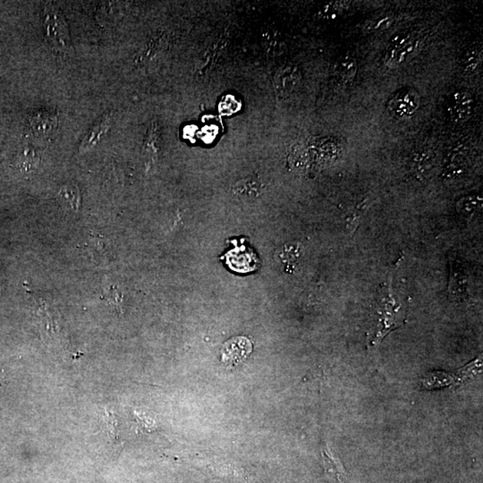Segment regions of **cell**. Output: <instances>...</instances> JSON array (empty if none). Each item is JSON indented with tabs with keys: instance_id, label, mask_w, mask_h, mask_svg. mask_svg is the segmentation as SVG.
Wrapping results in <instances>:
<instances>
[{
	"instance_id": "1",
	"label": "cell",
	"mask_w": 483,
	"mask_h": 483,
	"mask_svg": "<svg viewBox=\"0 0 483 483\" xmlns=\"http://www.w3.org/2000/svg\"><path fill=\"white\" fill-rule=\"evenodd\" d=\"M482 368V357H478L468 365L455 372L432 370L422 377L420 380V387L425 390L458 388L481 373Z\"/></svg>"
},
{
	"instance_id": "2",
	"label": "cell",
	"mask_w": 483,
	"mask_h": 483,
	"mask_svg": "<svg viewBox=\"0 0 483 483\" xmlns=\"http://www.w3.org/2000/svg\"><path fill=\"white\" fill-rule=\"evenodd\" d=\"M43 27L49 45L58 53H65L71 47L67 23L61 12L52 5L45 6L42 12Z\"/></svg>"
},
{
	"instance_id": "3",
	"label": "cell",
	"mask_w": 483,
	"mask_h": 483,
	"mask_svg": "<svg viewBox=\"0 0 483 483\" xmlns=\"http://www.w3.org/2000/svg\"><path fill=\"white\" fill-rule=\"evenodd\" d=\"M421 98L415 89H400L389 101L388 111L393 118L406 119L413 117L418 111Z\"/></svg>"
},
{
	"instance_id": "4",
	"label": "cell",
	"mask_w": 483,
	"mask_h": 483,
	"mask_svg": "<svg viewBox=\"0 0 483 483\" xmlns=\"http://www.w3.org/2000/svg\"><path fill=\"white\" fill-rule=\"evenodd\" d=\"M421 41L415 37L408 36L396 43L384 58V64L389 68H396L405 65L415 57L419 51Z\"/></svg>"
},
{
	"instance_id": "5",
	"label": "cell",
	"mask_w": 483,
	"mask_h": 483,
	"mask_svg": "<svg viewBox=\"0 0 483 483\" xmlns=\"http://www.w3.org/2000/svg\"><path fill=\"white\" fill-rule=\"evenodd\" d=\"M448 113L456 123H464L474 112L475 99L470 92L458 90L453 92L448 100Z\"/></svg>"
},
{
	"instance_id": "6",
	"label": "cell",
	"mask_w": 483,
	"mask_h": 483,
	"mask_svg": "<svg viewBox=\"0 0 483 483\" xmlns=\"http://www.w3.org/2000/svg\"><path fill=\"white\" fill-rule=\"evenodd\" d=\"M253 346L244 337H237L226 342L220 351L221 362L227 365H237L250 356Z\"/></svg>"
},
{
	"instance_id": "7",
	"label": "cell",
	"mask_w": 483,
	"mask_h": 483,
	"mask_svg": "<svg viewBox=\"0 0 483 483\" xmlns=\"http://www.w3.org/2000/svg\"><path fill=\"white\" fill-rule=\"evenodd\" d=\"M302 81V75L296 65H287L277 73L275 87L277 95L281 98H289L299 90Z\"/></svg>"
},
{
	"instance_id": "8",
	"label": "cell",
	"mask_w": 483,
	"mask_h": 483,
	"mask_svg": "<svg viewBox=\"0 0 483 483\" xmlns=\"http://www.w3.org/2000/svg\"><path fill=\"white\" fill-rule=\"evenodd\" d=\"M357 71H358V61L352 54L342 55L334 63L332 76L337 84L346 87L353 84Z\"/></svg>"
},
{
	"instance_id": "9",
	"label": "cell",
	"mask_w": 483,
	"mask_h": 483,
	"mask_svg": "<svg viewBox=\"0 0 483 483\" xmlns=\"http://www.w3.org/2000/svg\"><path fill=\"white\" fill-rule=\"evenodd\" d=\"M32 131L36 137L47 138L54 134L58 127V117L54 112L42 109L29 118Z\"/></svg>"
},
{
	"instance_id": "10",
	"label": "cell",
	"mask_w": 483,
	"mask_h": 483,
	"mask_svg": "<svg viewBox=\"0 0 483 483\" xmlns=\"http://www.w3.org/2000/svg\"><path fill=\"white\" fill-rule=\"evenodd\" d=\"M276 257L287 272L293 273L302 261L303 247L300 244H284L277 250Z\"/></svg>"
},
{
	"instance_id": "11",
	"label": "cell",
	"mask_w": 483,
	"mask_h": 483,
	"mask_svg": "<svg viewBox=\"0 0 483 483\" xmlns=\"http://www.w3.org/2000/svg\"><path fill=\"white\" fill-rule=\"evenodd\" d=\"M322 455L324 468L330 481L332 483H345L347 479L346 470L339 460L332 455L327 445L322 448Z\"/></svg>"
},
{
	"instance_id": "12",
	"label": "cell",
	"mask_w": 483,
	"mask_h": 483,
	"mask_svg": "<svg viewBox=\"0 0 483 483\" xmlns=\"http://www.w3.org/2000/svg\"><path fill=\"white\" fill-rule=\"evenodd\" d=\"M263 185L254 178H247V180L237 182L234 187V194L244 200L256 199L261 193Z\"/></svg>"
},
{
	"instance_id": "13",
	"label": "cell",
	"mask_w": 483,
	"mask_h": 483,
	"mask_svg": "<svg viewBox=\"0 0 483 483\" xmlns=\"http://www.w3.org/2000/svg\"><path fill=\"white\" fill-rule=\"evenodd\" d=\"M108 123L109 118L104 117L100 119L98 123L91 129V131H89L88 134L86 135L84 141L82 142L80 151H87L89 149L94 147L97 144V142L100 140L102 135L105 134V132L107 131Z\"/></svg>"
},
{
	"instance_id": "14",
	"label": "cell",
	"mask_w": 483,
	"mask_h": 483,
	"mask_svg": "<svg viewBox=\"0 0 483 483\" xmlns=\"http://www.w3.org/2000/svg\"><path fill=\"white\" fill-rule=\"evenodd\" d=\"M452 276H450L449 293L463 294L465 293L466 275L459 263L452 261Z\"/></svg>"
},
{
	"instance_id": "15",
	"label": "cell",
	"mask_w": 483,
	"mask_h": 483,
	"mask_svg": "<svg viewBox=\"0 0 483 483\" xmlns=\"http://www.w3.org/2000/svg\"><path fill=\"white\" fill-rule=\"evenodd\" d=\"M482 61V47L470 48L468 51L465 53L464 57L462 59L463 68L466 73L472 74L481 67Z\"/></svg>"
},
{
	"instance_id": "16",
	"label": "cell",
	"mask_w": 483,
	"mask_h": 483,
	"mask_svg": "<svg viewBox=\"0 0 483 483\" xmlns=\"http://www.w3.org/2000/svg\"><path fill=\"white\" fill-rule=\"evenodd\" d=\"M58 196L67 201L73 210H78L81 201V195L77 185L74 184H65L59 192Z\"/></svg>"
},
{
	"instance_id": "17",
	"label": "cell",
	"mask_w": 483,
	"mask_h": 483,
	"mask_svg": "<svg viewBox=\"0 0 483 483\" xmlns=\"http://www.w3.org/2000/svg\"><path fill=\"white\" fill-rule=\"evenodd\" d=\"M104 420L109 438H111L112 443H115V444H121L120 436H119L118 422L117 418H115V413L111 411V410L105 409L104 411Z\"/></svg>"
},
{
	"instance_id": "18",
	"label": "cell",
	"mask_w": 483,
	"mask_h": 483,
	"mask_svg": "<svg viewBox=\"0 0 483 483\" xmlns=\"http://www.w3.org/2000/svg\"><path fill=\"white\" fill-rule=\"evenodd\" d=\"M158 137H160V134H158V127L152 125L144 146V153H146L145 155H147V157H153L156 153Z\"/></svg>"
},
{
	"instance_id": "19",
	"label": "cell",
	"mask_w": 483,
	"mask_h": 483,
	"mask_svg": "<svg viewBox=\"0 0 483 483\" xmlns=\"http://www.w3.org/2000/svg\"><path fill=\"white\" fill-rule=\"evenodd\" d=\"M104 299L108 301L112 306L115 307V308L122 312V300H123V296H122V294L117 286H113V284L109 286L108 289L104 291Z\"/></svg>"
},
{
	"instance_id": "20",
	"label": "cell",
	"mask_w": 483,
	"mask_h": 483,
	"mask_svg": "<svg viewBox=\"0 0 483 483\" xmlns=\"http://www.w3.org/2000/svg\"><path fill=\"white\" fill-rule=\"evenodd\" d=\"M394 18L390 16H384L378 19L372 20L367 23L365 28L369 31H380V30L390 27L394 23Z\"/></svg>"
}]
</instances>
